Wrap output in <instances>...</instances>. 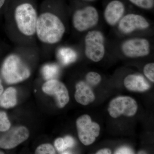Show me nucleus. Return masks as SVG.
<instances>
[{
  "mask_svg": "<svg viewBox=\"0 0 154 154\" xmlns=\"http://www.w3.org/2000/svg\"><path fill=\"white\" fill-rule=\"evenodd\" d=\"M37 154H54L56 153L55 150L51 144L44 143L38 146L35 151Z\"/></svg>",
  "mask_w": 154,
  "mask_h": 154,
  "instance_id": "nucleus-21",
  "label": "nucleus"
},
{
  "mask_svg": "<svg viewBox=\"0 0 154 154\" xmlns=\"http://www.w3.org/2000/svg\"><path fill=\"white\" fill-rule=\"evenodd\" d=\"M112 153L111 151L109 149H101L96 152V154H110Z\"/></svg>",
  "mask_w": 154,
  "mask_h": 154,
  "instance_id": "nucleus-26",
  "label": "nucleus"
},
{
  "mask_svg": "<svg viewBox=\"0 0 154 154\" xmlns=\"http://www.w3.org/2000/svg\"><path fill=\"white\" fill-rule=\"evenodd\" d=\"M149 26V23L145 17L134 14L123 16L118 23L119 30L124 34H130L136 30H146Z\"/></svg>",
  "mask_w": 154,
  "mask_h": 154,
  "instance_id": "nucleus-11",
  "label": "nucleus"
},
{
  "mask_svg": "<svg viewBox=\"0 0 154 154\" xmlns=\"http://www.w3.org/2000/svg\"><path fill=\"white\" fill-rule=\"evenodd\" d=\"M54 145L56 149L60 152H64L67 149L63 138L59 137L56 139L54 141Z\"/></svg>",
  "mask_w": 154,
  "mask_h": 154,
  "instance_id": "nucleus-23",
  "label": "nucleus"
},
{
  "mask_svg": "<svg viewBox=\"0 0 154 154\" xmlns=\"http://www.w3.org/2000/svg\"><path fill=\"white\" fill-rule=\"evenodd\" d=\"M2 80L0 79V96L2 94L3 92H4V88H3V86L2 84Z\"/></svg>",
  "mask_w": 154,
  "mask_h": 154,
  "instance_id": "nucleus-27",
  "label": "nucleus"
},
{
  "mask_svg": "<svg viewBox=\"0 0 154 154\" xmlns=\"http://www.w3.org/2000/svg\"><path fill=\"white\" fill-rule=\"evenodd\" d=\"M38 13L29 3L19 4L13 14L14 29L22 38L28 39L35 37Z\"/></svg>",
  "mask_w": 154,
  "mask_h": 154,
  "instance_id": "nucleus-2",
  "label": "nucleus"
},
{
  "mask_svg": "<svg viewBox=\"0 0 154 154\" xmlns=\"http://www.w3.org/2000/svg\"><path fill=\"white\" fill-rule=\"evenodd\" d=\"M121 49L122 53L127 57H144L149 54L150 44L146 38H131L122 42Z\"/></svg>",
  "mask_w": 154,
  "mask_h": 154,
  "instance_id": "nucleus-8",
  "label": "nucleus"
},
{
  "mask_svg": "<svg viewBox=\"0 0 154 154\" xmlns=\"http://www.w3.org/2000/svg\"><path fill=\"white\" fill-rule=\"evenodd\" d=\"M45 94L55 97L57 105L59 108H63L69 101L68 91L61 82L54 79L48 80L42 87Z\"/></svg>",
  "mask_w": 154,
  "mask_h": 154,
  "instance_id": "nucleus-10",
  "label": "nucleus"
},
{
  "mask_svg": "<svg viewBox=\"0 0 154 154\" xmlns=\"http://www.w3.org/2000/svg\"><path fill=\"white\" fill-rule=\"evenodd\" d=\"M63 139L67 148L72 147L74 146L75 143L74 139L71 136H66Z\"/></svg>",
  "mask_w": 154,
  "mask_h": 154,
  "instance_id": "nucleus-25",
  "label": "nucleus"
},
{
  "mask_svg": "<svg viewBox=\"0 0 154 154\" xmlns=\"http://www.w3.org/2000/svg\"><path fill=\"white\" fill-rule=\"evenodd\" d=\"M1 72L5 82L9 84L21 82L28 79L31 75L29 67L20 55L15 53L5 58Z\"/></svg>",
  "mask_w": 154,
  "mask_h": 154,
  "instance_id": "nucleus-3",
  "label": "nucleus"
},
{
  "mask_svg": "<svg viewBox=\"0 0 154 154\" xmlns=\"http://www.w3.org/2000/svg\"><path fill=\"white\" fill-rule=\"evenodd\" d=\"M143 73L145 76L151 82H154V63H151L144 67Z\"/></svg>",
  "mask_w": 154,
  "mask_h": 154,
  "instance_id": "nucleus-22",
  "label": "nucleus"
},
{
  "mask_svg": "<svg viewBox=\"0 0 154 154\" xmlns=\"http://www.w3.org/2000/svg\"><path fill=\"white\" fill-rule=\"evenodd\" d=\"M75 98L76 102L81 105H87L94 102L95 96L90 86L83 81L77 83Z\"/></svg>",
  "mask_w": 154,
  "mask_h": 154,
  "instance_id": "nucleus-13",
  "label": "nucleus"
},
{
  "mask_svg": "<svg viewBox=\"0 0 154 154\" xmlns=\"http://www.w3.org/2000/svg\"><path fill=\"white\" fill-rule=\"evenodd\" d=\"M86 80L90 85L96 86L101 82L102 77L98 73L90 72L86 75Z\"/></svg>",
  "mask_w": 154,
  "mask_h": 154,
  "instance_id": "nucleus-19",
  "label": "nucleus"
},
{
  "mask_svg": "<svg viewBox=\"0 0 154 154\" xmlns=\"http://www.w3.org/2000/svg\"><path fill=\"white\" fill-rule=\"evenodd\" d=\"M17 92L15 88L10 87L0 96V106L5 108L14 107L17 104Z\"/></svg>",
  "mask_w": 154,
  "mask_h": 154,
  "instance_id": "nucleus-15",
  "label": "nucleus"
},
{
  "mask_svg": "<svg viewBox=\"0 0 154 154\" xmlns=\"http://www.w3.org/2000/svg\"><path fill=\"white\" fill-rule=\"evenodd\" d=\"M131 3L140 8L150 10L154 6V0H128Z\"/></svg>",
  "mask_w": 154,
  "mask_h": 154,
  "instance_id": "nucleus-18",
  "label": "nucleus"
},
{
  "mask_svg": "<svg viewBox=\"0 0 154 154\" xmlns=\"http://www.w3.org/2000/svg\"><path fill=\"white\" fill-rule=\"evenodd\" d=\"M105 36L101 31H89L85 38V53L87 57L94 62L102 60L105 54Z\"/></svg>",
  "mask_w": 154,
  "mask_h": 154,
  "instance_id": "nucleus-4",
  "label": "nucleus"
},
{
  "mask_svg": "<svg viewBox=\"0 0 154 154\" xmlns=\"http://www.w3.org/2000/svg\"><path fill=\"white\" fill-rule=\"evenodd\" d=\"M57 56L59 61L64 66L75 62L77 59L76 52L72 48L62 47L58 49Z\"/></svg>",
  "mask_w": 154,
  "mask_h": 154,
  "instance_id": "nucleus-16",
  "label": "nucleus"
},
{
  "mask_svg": "<svg viewBox=\"0 0 154 154\" xmlns=\"http://www.w3.org/2000/svg\"><path fill=\"white\" fill-rule=\"evenodd\" d=\"M4 154V152L3 151H2L0 150V154Z\"/></svg>",
  "mask_w": 154,
  "mask_h": 154,
  "instance_id": "nucleus-29",
  "label": "nucleus"
},
{
  "mask_svg": "<svg viewBox=\"0 0 154 154\" xmlns=\"http://www.w3.org/2000/svg\"><path fill=\"white\" fill-rule=\"evenodd\" d=\"M99 14L97 9L88 6L76 10L72 17V24L75 30L83 32L94 28L98 24Z\"/></svg>",
  "mask_w": 154,
  "mask_h": 154,
  "instance_id": "nucleus-5",
  "label": "nucleus"
},
{
  "mask_svg": "<svg viewBox=\"0 0 154 154\" xmlns=\"http://www.w3.org/2000/svg\"><path fill=\"white\" fill-rule=\"evenodd\" d=\"M125 11V6L121 1H111L107 4L104 11V17L105 22L110 26H115L123 17Z\"/></svg>",
  "mask_w": 154,
  "mask_h": 154,
  "instance_id": "nucleus-12",
  "label": "nucleus"
},
{
  "mask_svg": "<svg viewBox=\"0 0 154 154\" xmlns=\"http://www.w3.org/2000/svg\"><path fill=\"white\" fill-rule=\"evenodd\" d=\"M85 1H95V0H85Z\"/></svg>",
  "mask_w": 154,
  "mask_h": 154,
  "instance_id": "nucleus-30",
  "label": "nucleus"
},
{
  "mask_svg": "<svg viewBox=\"0 0 154 154\" xmlns=\"http://www.w3.org/2000/svg\"><path fill=\"white\" fill-rule=\"evenodd\" d=\"M137 102L131 97L121 96L112 99L108 105V113L113 118H118L122 115L131 117L137 112Z\"/></svg>",
  "mask_w": 154,
  "mask_h": 154,
  "instance_id": "nucleus-7",
  "label": "nucleus"
},
{
  "mask_svg": "<svg viewBox=\"0 0 154 154\" xmlns=\"http://www.w3.org/2000/svg\"><path fill=\"white\" fill-rule=\"evenodd\" d=\"M11 123L7 113L4 111H0V131L6 132L10 129Z\"/></svg>",
  "mask_w": 154,
  "mask_h": 154,
  "instance_id": "nucleus-20",
  "label": "nucleus"
},
{
  "mask_svg": "<svg viewBox=\"0 0 154 154\" xmlns=\"http://www.w3.org/2000/svg\"><path fill=\"white\" fill-rule=\"evenodd\" d=\"M65 32V25L57 14L50 11L38 14L35 37L42 44H57L63 38Z\"/></svg>",
  "mask_w": 154,
  "mask_h": 154,
  "instance_id": "nucleus-1",
  "label": "nucleus"
},
{
  "mask_svg": "<svg viewBox=\"0 0 154 154\" xmlns=\"http://www.w3.org/2000/svg\"><path fill=\"white\" fill-rule=\"evenodd\" d=\"M5 1L6 0H0V9L2 8L3 6H4Z\"/></svg>",
  "mask_w": 154,
  "mask_h": 154,
  "instance_id": "nucleus-28",
  "label": "nucleus"
},
{
  "mask_svg": "<svg viewBox=\"0 0 154 154\" xmlns=\"http://www.w3.org/2000/svg\"><path fill=\"white\" fill-rule=\"evenodd\" d=\"M42 72L44 79L47 81L54 79L58 75L59 68L54 64H47L43 66Z\"/></svg>",
  "mask_w": 154,
  "mask_h": 154,
  "instance_id": "nucleus-17",
  "label": "nucleus"
},
{
  "mask_svg": "<svg viewBox=\"0 0 154 154\" xmlns=\"http://www.w3.org/2000/svg\"><path fill=\"white\" fill-rule=\"evenodd\" d=\"M76 125L79 140L85 146L94 143L100 134V127L92 121L91 116L84 114L78 118Z\"/></svg>",
  "mask_w": 154,
  "mask_h": 154,
  "instance_id": "nucleus-6",
  "label": "nucleus"
},
{
  "mask_svg": "<svg viewBox=\"0 0 154 154\" xmlns=\"http://www.w3.org/2000/svg\"><path fill=\"white\" fill-rule=\"evenodd\" d=\"M0 137V148L12 149L27 140L29 137V131L27 128L19 126L9 129Z\"/></svg>",
  "mask_w": 154,
  "mask_h": 154,
  "instance_id": "nucleus-9",
  "label": "nucleus"
},
{
  "mask_svg": "<svg viewBox=\"0 0 154 154\" xmlns=\"http://www.w3.org/2000/svg\"><path fill=\"white\" fill-rule=\"evenodd\" d=\"M125 87L128 91L133 92H143L150 88L148 82L143 76L137 74H130L124 80Z\"/></svg>",
  "mask_w": 154,
  "mask_h": 154,
  "instance_id": "nucleus-14",
  "label": "nucleus"
},
{
  "mask_svg": "<svg viewBox=\"0 0 154 154\" xmlns=\"http://www.w3.org/2000/svg\"><path fill=\"white\" fill-rule=\"evenodd\" d=\"M114 153L117 154H134V152L131 149L129 148L128 147L123 146L117 149Z\"/></svg>",
  "mask_w": 154,
  "mask_h": 154,
  "instance_id": "nucleus-24",
  "label": "nucleus"
}]
</instances>
